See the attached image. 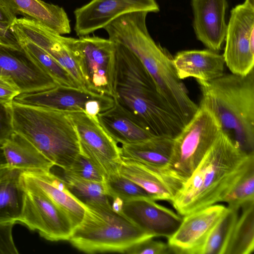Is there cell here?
<instances>
[{
    "label": "cell",
    "mask_w": 254,
    "mask_h": 254,
    "mask_svg": "<svg viewBox=\"0 0 254 254\" xmlns=\"http://www.w3.org/2000/svg\"><path fill=\"white\" fill-rule=\"evenodd\" d=\"M114 43L115 101L154 135L174 138L185 125L160 95L138 58L125 46Z\"/></svg>",
    "instance_id": "obj_1"
},
{
    "label": "cell",
    "mask_w": 254,
    "mask_h": 254,
    "mask_svg": "<svg viewBox=\"0 0 254 254\" xmlns=\"http://www.w3.org/2000/svg\"><path fill=\"white\" fill-rule=\"evenodd\" d=\"M254 154L241 151L222 131L171 201L182 216L222 202L251 164Z\"/></svg>",
    "instance_id": "obj_2"
},
{
    "label": "cell",
    "mask_w": 254,
    "mask_h": 254,
    "mask_svg": "<svg viewBox=\"0 0 254 254\" xmlns=\"http://www.w3.org/2000/svg\"><path fill=\"white\" fill-rule=\"evenodd\" d=\"M114 40L138 58L170 108L185 125L189 122L199 106L190 99L185 84L178 77L173 57L150 36L146 18L137 15L125 20L116 29Z\"/></svg>",
    "instance_id": "obj_3"
},
{
    "label": "cell",
    "mask_w": 254,
    "mask_h": 254,
    "mask_svg": "<svg viewBox=\"0 0 254 254\" xmlns=\"http://www.w3.org/2000/svg\"><path fill=\"white\" fill-rule=\"evenodd\" d=\"M197 82L202 95L199 105L213 114L237 147L254 154V69L245 75L224 74Z\"/></svg>",
    "instance_id": "obj_4"
},
{
    "label": "cell",
    "mask_w": 254,
    "mask_h": 254,
    "mask_svg": "<svg viewBox=\"0 0 254 254\" xmlns=\"http://www.w3.org/2000/svg\"><path fill=\"white\" fill-rule=\"evenodd\" d=\"M11 110L14 132L28 140L54 166L68 169L81 148L66 113L14 101Z\"/></svg>",
    "instance_id": "obj_5"
},
{
    "label": "cell",
    "mask_w": 254,
    "mask_h": 254,
    "mask_svg": "<svg viewBox=\"0 0 254 254\" xmlns=\"http://www.w3.org/2000/svg\"><path fill=\"white\" fill-rule=\"evenodd\" d=\"M81 223L68 239L71 245L86 254H125L134 245L154 237L109 204H85Z\"/></svg>",
    "instance_id": "obj_6"
},
{
    "label": "cell",
    "mask_w": 254,
    "mask_h": 254,
    "mask_svg": "<svg viewBox=\"0 0 254 254\" xmlns=\"http://www.w3.org/2000/svg\"><path fill=\"white\" fill-rule=\"evenodd\" d=\"M63 41L79 67L86 89L113 97L115 43L89 35L79 38L64 36Z\"/></svg>",
    "instance_id": "obj_7"
},
{
    "label": "cell",
    "mask_w": 254,
    "mask_h": 254,
    "mask_svg": "<svg viewBox=\"0 0 254 254\" xmlns=\"http://www.w3.org/2000/svg\"><path fill=\"white\" fill-rule=\"evenodd\" d=\"M196 114L174 138L168 168L186 180L220 136L221 127L213 114L199 105Z\"/></svg>",
    "instance_id": "obj_8"
},
{
    "label": "cell",
    "mask_w": 254,
    "mask_h": 254,
    "mask_svg": "<svg viewBox=\"0 0 254 254\" xmlns=\"http://www.w3.org/2000/svg\"><path fill=\"white\" fill-rule=\"evenodd\" d=\"M13 101L63 112L83 111L98 122V114L115 104L114 98L110 96L62 85L44 91L21 93Z\"/></svg>",
    "instance_id": "obj_9"
},
{
    "label": "cell",
    "mask_w": 254,
    "mask_h": 254,
    "mask_svg": "<svg viewBox=\"0 0 254 254\" xmlns=\"http://www.w3.org/2000/svg\"><path fill=\"white\" fill-rule=\"evenodd\" d=\"M224 42L223 56L231 73L245 75L254 69V6L244 2L232 9Z\"/></svg>",
    "instance_id": "obj_10"
},
{
    "label": "cell",
    "mask_w": 254,
    "mask_h": 254,
    "mask_svg": "<svg viewBox=\"0 0 254 254\" xmlns=\"http://www.w3.org/2000/svg\"><path fill=\"white\" fill-rule=\"evenodd\" d=\"M77 132L81 152L86 155L105 178L118 173L120 148L98 121L83 111L65 112Z\"/></svg>",
    "instance_id": "obj_11"
},
{
    "label": "cell",
    "mask_w": 254,
    "mask_h": 254,
    "mask_svg": "<svg viewBox=\"0 0 254 254\" xmlns=\"http://www.w3.org/2000/svg\"><path fill=\"white\" fill-rule=\"evenodd\" d=\"M18 222L51 241H68L73 230L65 213L44 193L34 190L25 189Z\"/></svg>",
    "instance_id": "obj_12"
},
{
    "label": "cell",
    "mask_w": 254,
    "mask_h": 254,
    "mask_svg": "<svg viewBox=\"0 0 254 254\" xmlns=\"http://www.w3.org/2000/svg\"><path fill=\"white\" fill-rule=\"evenodd\" d=\"M159 11L155 0H91L74 10V30L79 37L89 35L124 14Z\"/></svg>",
    "instance_id": "obj_13"
},
{
    "label": "cell",
    "mask_w": 254,
    "mask_h": 254,
    "mask_svg": "<svg viewBox=\"0 0 254 254\" xmlns=\"http://www.w3.org/2000/svg\"><path fill=\"white\" fill-rule=\"evenodd\" d=\"M0 76L12 80L21 93L44 91L59 85L23 49L0 44Z\"/></svg>",
    "instance_id": "obj_14"
},
{
    "label": "cell",
    "mask_w": 254,
    "mask_h": 254,
    "mask_svg": "<svg viewBox=\"0 0 254 254\" xmlns=\"http://www.w3.org/2000/svg\"><path fill=\"white\" fill-rule=\"evenodd\" d=\"M227 210V207L216 203L184 216L178 229L168 239L174 254H199L209 234Z\"/></svg>",
    "instance_id": "obj_15"
},
{
    "label": "cell",
    "mask_w": 254,
    "mask_h": 254,
    "mask_svg": "<svg viewBox=\"0 0 254 254\" xmlns=\"http://www.w3.org/2000/svg\"><path fill=\"white\" fill-rule=\"evenodd\" d=\"M10 30L15 38L27 39L45 50L57 61L86 90L84 81L75 61L64 43V36L39 22L26 18H16Z\"/></svg>",
    "instance_id": "obj_16"
},
{
    "label": "cell",
    "mask_w": 254,
    "mask_h": 254,
    "mask_svg": "<svg viewBox=\"0 0 254 254\" xmlns=\"http://www.w3.org/2000/svg\"><path fill=\"white\" fill-rule=\"evenodd\" d=\"M118 173L144 189L155 200L171 202L186 182L168 168L149 166L129 159H122Z\"/></svg>",
    "instance_id": "obj_17"
},
{
    "label": "cell",
    "mask_w": 254,
    "mask_h": 254,
    "mask_svg": "<svg viewBox=\"0 0 254 254\" xmlns=\"http://www.w3.org/2000/svg\"><path fill=\"white\" fill-rule=\"evenodd\" d=\"M123 213L154 237L168 239L176 231L183 220L182 216L159 204L150 197L124 202Z\"/></svg>",
    "instance_id": "obj_18"
},
{
    "label": "cell",
    "mask_w": 254,
    "mask_h": 254,
    "mask_svg": "<svg viewBox=\"0 0 254 254\" xmlns=\"http://www.w3.org/2000/svg\"><path fill=\"white\" fill-rule=\"evenodd\" d=\"M21 181L25 189L41 191L61 208L69 217L73 229L81 223L85 205L70 191L62 178L51 171H23Z\"/></svg>",
    "instance_id": "obj_19"
},
{
    "label": "cell",
    "mask_w": 254,
    "mask_h": 254,
    "mask_svg": "<svg viewBox=\"0 0 254 254\" xmlns=\"http://www.w3.org/2000/svg\"><path fill=\"white\" fill-rule=\"evenodd\" d=\"M193 27L197 39L208 49H221L226 36L227 0H191Z\"/></svg>",
    "instance_id": "obj_20"
},
{
    "label": "cell",
    "mask_w": 254,
    "mask_h": 254,
    "mask_svg": "<svg viewBox=\"0 0 254 254\" xmlns=\"http://www.w3.org/2000/svg\"><path fill=\"white\" fill-rule=\"evenodd\" d=\"M173 62L181 80L193 77L196 81H209L224 74L223 55L209 49L179 52L173 58Z\"/></svg>",
    "instance_id": "obj_21"
},
{
    "label": "cell",
    "mask_w": 254,
    "mask_h": 254,
    "mask_svg": "<svg viewBox=\"0 0 254 254\" xmlns=\"http://www.w3.org/2000/svg\"><path fill=\"white\" fill-rule=\"evenodd\" d=\"M0 2L15 16L19 14L36 20L59 34L71 32L67 13L58 5L42 0H0Z\"/></svg>",
    "instance_id": "obj_22"
},
{
    "label": "cell",
    "mask_w": 254,
    "mask_h": 254,
    "mask_svg": "<svg viewBox=\"0 0 254 254\" xmlns=\"http://www.w3.org/2000/svg\"><path fill=\"white\" fill-rule=\"evenodd\" d=\"M97 118L100 125L117 143H136L156 136L115 101L112 107L99 114Z\"/></svg>",
    "instance_id": "obj_23"
},
{
    "label": "cell",
    "mask_w": 254,
    "mask_h": 254,
    "mask_svg": "<svg viewBox=\"0 0 254 254\" xmlns=\"http://www.w3.org/2000/svg\"><path fill=\"white\" fill-rule=\"evenodd\" d=\"M23 171L8 166L0 170V223H15L21 217L25 194Z\"/></svg>",
    "instance_id": "obj_24"
},
{
    "label": "cell",
    "mask_w": 254,
    "mask_h": 254,
    "mask_svg": "<svg viewBox=\"0 0 254 254\" xmlns=\"http://www.w3.org/2000/svg\"><path fill=\"white\" fill-rule=\"evenodd\" d=\"M9 167L25 171H50L54 165L25 137L14 132L2 145Z\"/></svg>",
    "instance_id": "obj_25"
},
{
    "label": "cell",
    "mask_w": 254,
    "mask_h": 254,
    "mask_svg": "<svg viewBox=\"0 0 254 254\" xmlns=\"http://www.w3.org/2000/svg\"><path fill=\"white\" fill-rule=\"evenodd\" d=\"M174 138L155 136L136 143L122 144L120 148L122 159L134 160L149 166L168 168Z\"/></svg>",
    "instance_id": "obj_26"
},
{
    "label": "cell",
    "mask_w": 254,
    "mask_h": 254,
    "mask_svg": "<svg viewBox=\"0 0 254 254\" xmlns=\"http://www.w3.org/2000/svg\"><path fill=\"white\" fill-rule=\"evenodd\" d=\"M224 254H251L254 250V201L241 207Z\"/></svg>",
    "instance_id": "obj_27"
},
{
    "label": "cell",
    "mask_w": 254,
    "mask_h": 254,
    "mask_svg": "<svg viewBox=\"0 0 254 254\" xmlns=\"http://www.w3.org/2000/svg\"><path fill=\"white\" fill-rule=\"evenodd\" d=\"M22 49L59 85L82 89L74 78L51 55L32 42L16 38Z\"/></svg>",
    "instance_id": "obj_28"
},
{
    "label": "cell",
    "mask_w": 254,
    "mask_h": 254,
    "mask_svg": "<svg viewBox=\"0 0 254 254\" xmlns=\"http://www.w3.org/2000/svg\"><path fill=\"white\" fill-rule=\"evenodd\" d=\"M239 209L227 207V211L209 234L199 254H224L239 217Z\"/></svg>",
    "instance_id": "obj_29"
},
{
    "label": "cell",
    "mask_w": 254,
    "mask_h": 254,
    "mask_svg": "<svg viewBox=\"0 0 254 254\" xmlns=\"http://www.w3.org/2000/svg\"><path fill=\"white\" fill-rule=\"evenodd\" d=\"M62 178L70 191L83 204H111L104 182L80 179L64 173Z\"/></svg>",
    "instance_id": "obj_30"
},
{
    "label": "cell",
    "mask_w": 254,
    "mask_h": 254,
    "mask_svg": "<svg viewBox=\"0 0 254 254\" xmlns=\"http://www.w3.org/2000/svg\"><path fill=\"white\" fill-rule=\"evenodd\" d=\"M104 183L108 195L112 198L118 197L124 202L142 198L154 199L144 189L119 173L106 178Z\"/></svg>",
    "instance_id": "obj_31"
},
{
    "label": "cell",
    "mask_w": 254,
    "mask_h": 254,
    "mask_svg": "<svg viewBox=\"0 0 254 254\" xmlns=\"http://www.w3.org/2000/svg\"><path fill=\"white\" fill-rule=\"evenodd\" d=\"M252 201H254V163L250 165L222 201L228 204V207L239 209Z\"/></svg>",
    "instance_id": "obj_32"
},
{
    "label": "cell",
    "mask_w": 254,
    "mask_h": 254,
    "mask_svg": "<svg viewBox=\"0 0 254 254\" xmlns=\"http://www.w3.org/2000/svg\"><path fill=\"white\" fill-rule=\"evenodd\" d=\"M64 173L73 177L94 182H104L105 178L102 173L84 154L81 152L69 168Z\"/></svg>",
    "instance_id": "obj_33"
},
{
    "label": "cell",
    "mask_w": 254,
    "mask_h": 254,
    "mask_svg": "<svg viewBox=\"0 0 254 254\" xmlns=\"http://www.w3.org/2000/svg\"><path fill=\"white\" fill-rule=\"evenodd\" d=\"M173 251L168 244L155 241L153 238L140 242L128 249L127 254H168Z\"/></svg>",
    "instance_id": "obj_34"
},
{
    "label": "cell",
    "mask_w": 254,
    "mask_h": 254,
    "mask_svg": "<svg viewBox=\"0 0 254 254\" xmlns=\"http://www.w3.org/2000/svg\"><path fill=\"white\" fill-rule=\"evenodd\" d=\"M16 18V16L0 2V35L11 48L21 50V47L10 30V27Z\"/></svg>",
    "instance_id": "obj_35"
},
{
    "label": "cell",
    "mask_w": 254,
    "mask_h": 254,
    "mask_svg": "<svg viewBox=\"0 0 254 254\" xmlns=\"http://www.w3.org/2000/svg\"><path fill=\"white\" fill-rule=\"evenodd\" d=\"M11 107L0 103V145H1L14 132Z\"/></svg>",
    "instance_id": "obj_36"
},
{
    "label": "cell",
    "mask_w": 254,
    "mask_h": 254,
    "mask_svg": "<svg viewBox=\"0 0 254 254\" xmlns=\"http://www.w3.org/2000/svg\"><path fill=\"white\" fill-rule=\"evenodd\" d=\"M15 223H0V254H18L19 253L12 237Z\"/></svg>",
    "instance_id": "obj_37"
},
{
    "label": "cell",
    "mask_w": 254,
    "mask_h": 254,
    "mask_svg": "<svg viewBox=\"0 0 254 254\" xmlns=\"http://www.w3.org/2000/svg\"><path fill=\"white\" fill-rule=\"evenodd\" d=\"M20 94L19 88L12 80L0 76V103L11 107L14 99Z\"/></svg>",
    "instance_id": "obj_38"
},
{
    "label": "cell",
    "mask_w": 254,
    "mask_h": 254,
    "mask_svg": "<svg viewBox=\"0 0 254 254\" xmlns=\"http://www.w3.org/2000/svg\"><path fill=\"white\" fill-rule=\"evenodd\" d=\"M113 200L111 207L112 209L118 213H123V207L124 201L120 197H115L112 198Z\"/></svg>",
    "instance_id": "obj_39"
},
{
    "label": "cell",
    "mask_w": 254,
    "mask_h": 254,
    "mask_svg": "<svg viewBox=\"0 0 254 254\" xmlns=\"http://www.w3.org/2000/svg\"><path fill=\"white\" fill-rule=\"evenodd\" d=\"M7 166V163L4 155L2 145H0V170Z\"/></svg>",
    "instance_id": "obj_40"
},
{
    "label": "cell",
    "mask_w": 254,
    "mask_h": 254,
    "mask_svg": "<svg viewBox=\"0 0 254 254\" xmlns=\"http://www.w3.org/2000/svg\"><path fill=\"white\" fill-rule=\"evenodd\" d=\"M0 44L5 46L10 47H9V46L8 45V44H7L6 41L0 35Z\"/></svg>",
    "instance_id": "obj_41"
},
{
    "label": "cell",
    "mask_w": 254,
    "mask_h": 254,
    "mask_svg": "<svg viewBox=\"0 0 254 254\" xmlns=\"http://www.w3.org/2000/svg\"><path fill=\"white\" fill-rule=\"evenodd\" d=\"M245 2L254 6V0H245Z\"/></svg>",
    "instance_id": "obj_42"
}]
</instances>
